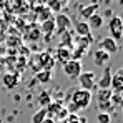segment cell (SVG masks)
Wrapping results in <instances>:
<instances>
[{
	"mask_svg": "<svg viewBox=\"0 0 123 123\" xmlns=\"http://www.w3.org/2000/svg\"><path fill=\"white\" fill-rule=\"evenodd\" d=\"M50 103H52V95H50V92L43 90L40 95H38V105H40L42 108H47Z\"/></svg>",
	"mask_w": 123,
	"mask_h": 123,
	"instance_id": "23",
	"label": "cell"
},
{
	"mask_svg": "<svg viewBox=\"0 0 123 123\" xmlns=\"http://www.w3.org/2000/svg\"><path fill=\"white\" fill-rule=\"evenodd\" d=\"M111 13H113V12H111V10H106V12H105V15H106V17H108V18H111V17H113V15H111Z\"/></svg>",
	"mask_w": 123,
	"mask_h": 123,
	"instance_id": "30",
	"label": "cell"
},
{
	"mask_svg": "<svg viewBox=\"0 0 123 123\" xmlns=\"http://www.w3.org/2000/svg\"><path fill=\"white\" fill-rule=\"evenodd\" d=\"M63 72L68 78H78L80 73H82V62L70 60L68 63L63 65Z\"/></svg>",
	"mask_w": 123,
	"mask_h": 123,
	"instance_id": "4",
	"label": "cell"
},
{
	"mask_svg": "<svg viewBox=\"0 0 123 123\" xmlns=\"http://www.w3.org/2000/svg\"><path fill=\"white\" fill-rule=\"evenodd\" d=\"M108 30H110V38L111 40H120L123 35V20L120 17H111L108 22Z\"/></svg>",
	"mask_w": 123,
	"mask_h": 123,
	"instance_id": "2",
	"label": "cell"
},
{
	"mask_svg": "<svg viewBox=\"0 0 123 123\" xmlns=\"http://www.w3.org/2000/svg\"><path fill=\"white\" fill-rule=\"evenodd\" d=\"M98 103V110H100V113H111V110H113V105L111 102L108 100V102H97Z\"/></svg>",
	"mask_w": 123,
	"mask_h": 123,
	"instance_id": "26",
	"label": "cell"
},
{
	"mask_svg": "<svg viewBox=\"0 0 123 123\" xmlns=\"http://www.w3.org/2000/svg\"><path fill=\"white\" fill-rule=\"evenodd\" d=\"M38 58V63H40V68L42 70H47V72H52L53 65H55V60H53V55L50 52H40L37 55Z\"/></svg>",
	"mask_w": 123,
	"mask_h": 123,
	"instance_id": "7",
	"label": "cell"
},
{
	"mask_svg": "<svg viewBox=\"0 0 123 123\" xmlns=\"http://www.w3.org/2000/svg\"><path fill=\"white\" fill-rule=\"evenodd\" d=\"M75 32L78 33V37H90V27L86 25V22H78L75 25Z\"/></svg>",
	"mask_w": 123,
	"mask_h": 123,
	"instance_id": "21",
	"label": "cell"
},
{
	"mask_svg": "<svg viewBox=\"0 0 123 123\" xmlns=\"http://www.w3.org/2000/svg\"><path fill=\"white\" fill-rule=\"evenodd\" d=\"M58 123H67V122H65V120H63V122H58Z\"/></svg>",
	"mask_w": 123,
	"mask_h": 123,
	"instance_id": "33",
	"label": "cell"
},
{
	"mask_svg": "<svg viewBox=\"0 0 123 123\" xmlns=\"http://www.w3.org/2000/svg\"><path fill=\"white\" fill-rule=\"evenodd\" d=\"M97 122L98 123H110L111 122V115H108V113H98L97 115Z\"/></svg>",
	"mask_w": 123,
	"mask_h": 123,
	"instance_id": "29",
	"label": "cell"
},
{
	"mask_svg": "<svg viewBox=\"0 0 123 123\" xmlns=\"http://www.w3.org/2000/svg\"><path fill=\"white\" fill-rule=\"evenodd\" d=\"M111 68L110 67H103V75H102V80H98V88L100 90H108L110 88V80H111Z\"/></svg>",
	"mask_w": 123,
	"mask_h": 123,
	"instance_id": "13",
	"label": "cell"
},
{
	"mask_svg": "<svg viewBox=\"0 0 123 123\" xmlns=\"http://www.w3.org/2000/svg\"><path fill=\"white\" fill-rule=\"evenodd\" d=\"M45 7L52 12V13H60L62 8L67 7V2H58V0H52V2H47Z\"/></svg>",
	"mask_w": 123,
	"mask_h": 123,
	"instance_id": "18",
	"label": "cell"
},
{
	"mask_svg": "<svg viewBox=\"0 0 123 123\" xmlns=\"http://www.w3.org/2000/svg\"><path fill=\"white\" fill-rule=\"evenodd\" d=\"M111 98V90H98L97 93V102H108Z\"/></svg>",
	"mask_w": 123,
	"mask_h": 123,
	"instance_id": "25",
	"label": "cell"
},
{
	"mask_svg": "<svg viewBox=\"0 0 123 123\" xmlns=\"http://www.w3.org/2000/svg\"><path fill=\"white\" fill-rule=\"evenodd\" d=\"M100 50H103L105 53H117L118 52V43L115 40H111L110 37H105V38H102V42H100Z\"/></svg>",
	"mask_w": 123,
	"mask_h": 123,
	"instance_id": "9",
	"label": "cell"
},
{
	"mask_svg": "<svg viewBox=\"0 0 123 123\" xmlns=\"http://www.w3.org/2000/svg\"><path fill=\"white\" fill-rule=\"evenodd\" d=\"M110 102H111V105L118 106V105L122 103V92H111V98H110Z\"/></svg>",
	"mask_w": 123,
	"mask_h": 123,
	"instance_id": "28",
	"label": "cell"
},
{
	"mask_svg": "<svg viewBox=\"0 0 123 123\" xmlns=\"http://www.w3.org/2000/svg\"><path fill=\"white\" fill-rule=\"evenodd\" d=\"M55 22V32L60 35L63 32H68L70 25H72V20L65 15V13H57V18H53Z\"/></svg>",
	"mask_w": 123,
	"mask_h": 123,
	"instance_id": "6",
	"label": "cell"
},
{
	"mask_svg": "<svg viewBox=\"0 0 123 123\" xmlns=\"http://www.w3.org/2000/svg\"><path fill=\"white\" fill-rule=\"evenodd\" d=\"M62 106H63V103H62V102H53V100H52V103L45 108V111H47V118H52V120H53L55 115L60 111Z\"/></svg>",
	"mask_w": 123,
	"mask_h": 123,
	"instance_id": "17",
	"label": "cell"
},
{
	"mask_svg": "<svg viewBox=\"0 0 123 123\" xmlns=\"http://www.w3.org/2000/svg\"><path fill=\"white\" fill-rule=\"evenodd\" d=\"M35 80L38 83H50L52 82V72H47V70H40L35 73Z\"/></svg>",
	"mask_w": 123,
	"mask_h": 123,
	"instance_id": "22",
	"label": "cell"
},
{
	"mask_svg": "<svg viewBox=\"0 0 123 123\" xmlns=\"http://www.w3.org/2000/svg\"><path fill=\"white\" fill-rule=\"evenodd\" d=\"M42 37V32L38 28L37 23H32V25H27L25 27V38L30 42H38Z\"/></svg>",
	"mask_w": 123,
	"mask_h": 123,
	"instance_id": "8",
	"label": "cell"
},
{
	"mask_svg": "<svg viewBox=\"0 0 123 123\" xmlns=\"http://www.w3.org/2000/svg\"><path fill=\"white\" fill-rule=\"evenodd\" d=\"M110 90L111 92H122L123 90V70H118L115 75H111Z\"/></svg>",
	"mask_w": 123,
	"mask_h": 123,
	"instance_id": "12",
	"label": "cell"
},
{
	"mask_svg": "<svg viewBox=\"0 0 123 123\" xmlns=\"http://www.w3.org/2000/svg\"><path fill=\"white\" fill-rule=\"evenodd\" d=\"M55 18V17H53ZM53 18H50V20H47V22H42L40 23V32H42V35H45V40L48 42V38L55 33V22H53Z\"/></svg>",
	"mask_w": 123,
	"mask_h": 123,
	"instance_id": "11",
	"label": "cell"
},
{
	"mask_svg": "<svg viewBox=\"0 0 123 123\" xmlns=\"http://www.w3.org/2000/svg\"><path fill=\"white\" fill-rule=\"evenodd\" d=\"M42 123H55V122H53L52 118H45V120H43V122H42Z\"/></svg>",
	"mask_w": 123,
	"mask_h": 123,
	"instance_id": "31",
	"label": "cell"
},
{
	"mask_svg": "<svg viewBox=\"0 0 123 123\" xmlns=\"http://www.w3.org/2000/svg\"><path fill=\"white\" fill-rule=\"evenodd\" d=\"M53 60L58 62L60 65H65V63H68V62L72 60V52H70V50H67V48H62V47H58V48L55 50Z\"/></svg>",
	"mask_w": 123,
	"mask_h": 123,
	"instance_id": "10",
	"label": "cell"
},
{
	"mask_svg": "<svg viewBox=\"0 0 123 123\" xmlns=\"http://www.w3.org/2000/svg\"><path fill=\"white\" fill-rule=\"evenodd\" d=\"M95 73L93 72H82L80 73V77H78V83H80V86H82V90H86V92H92L93 88H95Z\"/></svg>",
	"mask_w": 123,
	"mask_h": 123,
	"instance_id": "3",
	"label": "cell"
},
{
	"mask_svg": "<svg viewBox=\"0 0 123 123\" xmlns=\"http://www.w3.org/2000/svg\"><path fill=\"white\" fill-rule=\"evenodd\" d=\"M92 42H93L92 35H90V37H78L77 40L73 42V48H80V50H83V52H86V50L90 48Z\"/></svg>",
	"mask_w": 123,
	"mask_h": 123,
	"instance_id": "15",
	"label": "cell"
},
{
	"mask_svg": "<svg viewBox=\"0 0 123 123\" xmlns=\"http://www.w3.org/2000/svg\"><path fill=\"white\" fill-rule=\"evenodd\" d=\"M93 60H95V65H98V67H105V65L108 63V60H110V55L105 53L103 50H97Z\"/></svg>",
	"mask_w": 123,
	"mask_h": 123,
	"instance_id": "20",
	"label": "cell"
},
{
	"mask_svg": "<svg viewBox=\"0 0 123 123\" xmlns=\"http://www.w3.org/2000/svg\"><path fill=\"white\" fill-rule=\"evenodd\" d=\"M45 118H47V111H45V108H40V110L32 117V123H42Z\"/></svg>",
	"mask_w": 123,
	"mask_h": 123,
	"instance_id": "27",
	"label": "cell"
},
{
	"mask_svg": "<svg viewBox=\"0 0 123 123\" xmlns=\"http://www.w3.org/2000/svg\"><path fill=\"white\" fill-rule=\"evenodd\" d=\"M98 3H90V5H86V7H83V8H80V17H82L83 20H88L93 13H97L98 12Z\"/></svg>",
	"mask_w": 123,
	"mask_h": 123,
	"instance_id": "16",
	"label": "cell"
},
{
	"mask_svg": "<svg viewBox=\"0 0 123 123\" xmlns=\"http://www.w3.org/2000/svg\"><path fill=\"white\" fill-rule=\"evenodd\" d=\"M3 63H5V60H3V58L0 57V67H3Z\"/></svg>",
	"mask_w": 123,
	"mask_h": 123,
	"instance_id": "32",
	"label": "cell"
},
{
	"mask_svg": "<svg viewBox=\"0 0 123 123\" xmlns=\"http://www.w3.org/2000/svg\"><path fill=\"white\" fill-rule=\"evenodd\" d=\"M86 25L90 27V30H92V28H100L103 25V17L97 12V13H93V15L86 20Z\"/></svg>",
	"mask_w": 123,
	"mask_h": 123,
	"instance_id": "19",
	"label": "cell"
},
{
	"mask_svg": "<svg viewBox=\"0 0 123 123\" xmlns=\"http://www.w3.org/2000/svg\"><path fill=\"white\" fill-rule=\"evenodd\" d=\"M7 47H10V50H12V48H20L22 47V38L18 35H17V37H15V35H10L8 40H7Z\"/></svg>",
	"mask_w": 123,
	"mask_h": 123,
	"instance_id": "24",
	"label": "cell"
},
{
	"mask_svg": "<svg viewBox=\"0 0 123 123\" xmlns=\"http://www.w3.org/2000/svg\"><path fill=\"white\" fill-rule=\"evenodd\" d=\"M35 13H37V20L40 22H47V20H50V18H53V13L45 7V5H38L37 8H35Z\"/></svg>",
	"mask_w": 123,
	"mask_h": 123,
	"instance_id": "14",
	"label": "cell"
},
{
	"mask_svg": "<svg viewBox=\"0 0 123 123\" xmlns=\"http://www.w3.org/2000/svg\"><path fill=\"white\" fill-rule=\"evenodd\" d=\"M20 83V73L18 72H7L2 77V85L8 90H13L17 85Z\"/></svg>",
	"mask_w": 123,
	"mask_h": 123,
	"instance_id": "5",
	"label": "cell"
},
{
	"mask_svg": "<svg viewBox=\"0 0 123 123\" xmlns=\"http://www.w3.org/2000/svg\"><path fill=\"white\" fill-rule=\"evenodd\" d=\"M72 103L80 110V108H86L90 103H92V92H86V90H73L72 92Z\"/></svg>",
	"mask_w": 123,
	"mask_h": 123,
	"instance_id": "1",
	"label": "cell"
}]
</instances>
